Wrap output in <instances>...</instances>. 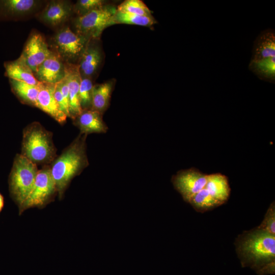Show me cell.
Returning <instances> with one entry per match:
<instances>
[{"mask_svg": "<svg viewBox=\"0 0 275 275\" xmlns=\"http://www.w3.org/2000/svg\"><path fill=\"white\" fill-rule=\"evenodd\" d=\"M236 253L244 266L258 273L273 272L275 258V235L258 228L245 231L236 240Z\"/></svg>", "mask_w": 275, "mask_h": 275, "instance_id": "6da1fadb", "label": "cell"}, {"mask_svg": "<svg viewBox=\"0 0 275 275\" xmlns=\"http://www.w3.org/2000/svg\"><path fill=\"white\" fill-rule=\"evenodd\" d=\"M86 135L84 134L74 141L54 161L50 169L60 195L72 178L88 164L85 150Z\"/></svg>", "mask_w": 275, "mask_h": 275, "instance_id": "7a4b0ae2", "label": "cell"}, {"mask_svg": "<svg viewBox=\"0 0 275 275\" xmlns=\"http://www.w3.org/2000/svg\"><path fill=\"white\" fill-rule=\"evenodd\" d=\"M21 154L36 164L49 162L54 157L50 134L39 123L34 122L24 129Z\"/></svg>", "mask_w": 275, "mask_h": 275, "instance_id": "3957f363", "label": "cell"}, {"mask_svg": "<svg viewBox=\"0 0 275 275\" xmlns=\"http://www.w3.org/2000/svg\"><path fill=\"white\" fill-rule=\"evenodd\" d=\"M38 171L36 163L22 154L17 155L11 174L10 187L20 206L33 187Z\"/></svg>", "mask_w": 275, "mask_h": 275, "instance_id": "277c9868", "label": "cell"}, {"mask_svg": "<svg viewBox=\"0 0 275 275\" xmlns=\"http://www.w3.org/2000/svg\"><path fill=\"white\" fill-rule=\"evenodd\" d=\"M116 11L114 7L104 5L78 16L74 21L76 34L88 40L97 38L106 28L111 25L112 18Z\"/></svg>", "mask_w": 275, "mask_h": 275, "instance_id": "5b68a950", "label": "cell"}, {"mask_svg": "<svg viewBox=\"0 0 275 275\" xmlns=\"http://www.w3.org/2000/svg\"><path fill=\"white\" fill-rule=\"evenodd\" d=\"M89 41L67 26L59 30L53 38L55 52L64 62L73 64L80 58Z\"/></svg>", "mask_w": 275, "mask_h": 275, "instance_id": "8992f818", "label": "cell"}, {"mask_svg": "<svg viewBox=\"0 0 275 275\" xmlns=\"http://www.w3.org/2000/svg\"><path fill=\"white\" fill-rule=\"evenodd\" d=\"M57 191L50 169L47 167L38 171L33 187L20 206L22 210L43 205Z\"/></svg>", "mask_w": 275, "mask_h": 275, "instance_id": "52a82bcc", "label": "cell"}, {"mask_svg": "<svg viewBox=\"0 0 275 275\" xmlns=\"http://www.w3.org/2000/svg\"><path fill=\"white\" fill-rule=\"evenodd\" d=\"M208 175L195 168L182 170L172 177L175 188L188 202L196 194L205 187Z\"/></svg>", "mask_w": 275, "mask_h": 275, "instance_id": "ba28073f", "label": "cell"}, {"mask_svg": "<svg viewBox=\"0 0 275 275\" xmlns=\"http://www.w3.org/2000/svg\"><path fill=\"white\" fill-rule=\"evenodd\" d=\"M51 52L44 37L39 33H34L29 37L20 57L34 74Z\"/></svg>", "mask_w": 275, "mask_h": 275, "instance_id": "9c48e42d", "label": "cell"}, {"mask_svg": "<svg viewBox=\"0 0 275 275\" xmlns=\"http://www.w3.org/2000/svg\"><path fill=\"white\" fill-rule=\"evenodd\" d=\"M34 76L40 82L51 84L58 83L65 76V62L55 51H52L38 67Z\"/></svg>", "mask_w": 275, "mask_h": 275, "instance_id": "30bf717a", "label": "cell"}, {"mask_svg": "<svg viewBox=\"0 0 275 275\" xmlns=\"http://www.w3.org/2000/svg\"><path fill=\"white\" fill-rule=\"evenodd\" d=\"M65 77L69 91V112L70 117L75 119L81 114L79 90L81 76L78 64L65 63Z\"/></svg>", "mask_w": 275, "mask_h": 275, "instance_id": "8fae6325", "label": "cell"}, {"mask_svg": "<svg viewBox=\"0 0 275 275\" xmlns=\"http://www.w3.org/2000/svg\"><path fill=\"white\" fill-rule=\"evenodd\" d=\"M54 84L40 82L36 107L48 114L59 123H64L66 115L61 111L54 99Z\"/></svg>", "mask_w": 275, "mask_h": 275, "instance_id": "7c38bea8", "label": "cell"}, {"mask_svg": "<svg viewBox=\"0 0 275 275\" xmlns=\"http://www.w3.org/2000/svg\"><path fill=\"white\" fill-rule=\"evenodd\" d=\"M73 6L66 1H51L42 12L39 18L50 26H57L65 22L71 15Z\"/></svg>", "mask_w": 275, "mask_h": 275, "instance_id": "4fadbf2b", "label": "cell"}, {"mask_svg": "<svg viewBox=\"0 0 275 275\" xmlns=\"http://www.w3.org/2000/svg\"><path fill=\"white\" fill-rule=\"evenodd\" d=\"M275 57V32L271 29L262 31L255 39L251 61Z\"/></svg>", "mask_w": 275, "mask_h": 275, "instance_id": "5bb4252c", "label": "cell"}, {"mask_svg": "<svg viewBox=\"0 0 275 275\" xmlns=\"http://www.w3.org/2000/svg\"><path fill=\"white\" fill-rule=\"evenodd\" d=\"M75 119L82 134L104 133L107 130L101 114L91 109L83 110Z\"/></svg>", "mask_w": 275, "mask_h": 275, "instance_id": "9a60e30c", "label": "cell"}, {"mask_svg": "<svg viewBox=\"0 0 275 275\" xmlns=\"http://www.w3.org/2000/svg\"><path fill=\"white\" fill-rule=\"evenodd\" d=\"M89 41L79 58L78 65L81 77L92 78L100 64L101 53L99 47L90 43Z\"/></svg>", "mask_w": 275, "mask_h": 275, "instance_id": "2e32d148", "label": "cell"}, {"mask_svg": "<svg viewBox=\"0 0 275 275\" xmlns=\"http://www.w3.org/2000/svg\"><path fill=\"white\" fill-rule=\"evenodd\" d=\"M5 67L6 75L10 79L22 81L33 85H38L40 83L35 78L32 70L20 57L15 61L6 63Z\"/></svg>", "mask_w": 275, "mask_h": 275, "instance_id": "e0dca14e", "label": "cell"}, {"mask_svg": "<svg viewBox=\"0 0 275 275\" xmlns=\"http://www.w3.org/2000/svg\"><path fill=\"white\" fill-rule=\"evenodd\" d=\"M205 188L213 198L223 204L228 200L230 194L228 178L221 173L208 175Z\"/></svg>", "mask_w": 275, "mask_h": 275, "instance_id": "ac0fdd59", "label": "cell"}, {"mask_svg": "<svg viewBox=\"0 0 275 275\" xmlns=\"http://www.w3.org/2000/svg\"><path fill=\"white\" fill-rule=\"evenodd\" d=\"M10 82L14 93L23 102L36 107L40 83L33 85L13 79Z\"/></svg>", "mask_w": 275, "mask_h": 275, "instance_id": "d6986e66", "label": "cell"}, {"mask_svg": "<svg viewBox=\"0 0 275 275\" xmlns=\"http://www.w3.org/2000/svg\"><path fill=\"white\" fill-rule=\"evenodd\" d=\"M113 89V83L108 81L94 85L92 90L91 109L100 113H103L108 107Z\"/></svg>", "mask_w": 275, "mask_h": 275, "instance_id": "ffe728a7", "label": "cell"}, {"mask_svg": "<svg viewBox=\"0 0 275 275\" xmlns=\"http://www.w3.org/2000/svg\"><path fill=\"white\" fill-rule=\"evenodd\" d=\"M249 69L260 79L274 83L275 80V57L251 61Z\"/></svg>", "mask_w": 275, "mask_h": 275, "instance_id": "44dd1931", "label": "cell"}, {"mask_svg": "<svg viewBox=\"0 0 275 275\" xmlns=\"http://www.w3.org/2000/svg\"><path fill=\"white\" fill-rule=\"evenodd\" d=\"M188 203L198 212H205L223 204L213 198L205 187L194 195Z\"/></svg>", "mask_w": 275, "mask_h": 275, "instance_id": "7402d4cb", "label": "cell"}, {"mask_svg": "<svg viewBox=\"0 0 275 275\" xmlns=\"http://www.w3.org/2000/svg\"><path fill=\"white\" fill-rule=\"evenodd\" d=\"M156 23L152 16H142L116 11L113 16L111 25L126 24L143 26H150Z\"/></svg>", "mask_w": 275, "mask_h": 275, "instance_id": "603a6c76", "label": "cell"}, {"mask_svg": "<svg viewBox=\"0 0 275 275\" xmlns=\"http://www.w3.org/2000/svg\"><path fill=\"white\" fill-rule=\"evenodd\" d=\"M38 2L34 0H7L3 2V5L11 14L23 15L34 10L37 7Z\"/></svg>", "mask_w": 275, "mask_h": 275, "instance_id": "cb8c5ba5", "label": "cell"}, {"mask_svg": "<svg viewBox=\"0 0 275 275\" xmlns=\"http://www.w3.org/2000/svg\"><path fill=\"white\" fill-rule=\"evenodd\" d=\"M118 12L132 14L152 16L151 11L143 2L140 0H126L116 9Z\"/></svg>", "mask_w": 275, "mask_h": 275, "instance_id": "d4e9b609", "label": "cell"}, {"mask_svg": "<svg viewBox=\"0 0 275 275\" xmlns=\"http://www.w3.org/2000/svg\"><path fill=\"white\" fill-rule=\"evenodd\" d=\"M93 86L91 78L81 77L79 90V98L82 111L91 108Z\"/></svg>", "mask_w": 275, "mask_h": 275, "instance_id": "484cf974", "label": "cell"}, {"mask_svg": "<svg viewBox=\"0 0 275 275\" xmlns=\"http://www.w3.org/2000/svg\"><path fill=\"white\" fill-rule=\"evenodd\" d=\"M104 3L101 0H79L73 6V11L79 16L103 6Z\"/></svg>", "mask_w": 275, "mask_h": 275, "instance_id": "4316f807", "label": "cell"}, {"mask_svg": "<svg viewBox=\"0 0 275 275\" xmlns=\"http://www.w3.org/2000/svg\"><path fill=\"white\" fill-rule=\"evenodd\" d=\"M272 203L268 208L261 224L257 227L269 234L275 235V208Z\"/></svg>", "mask_w": 275, "mask_h": 275, "instance_id": "83f0119b", "label": "cell"}, {"mask_svg": "<svg viewBox=\"0 0 275 275\" xmlns=\"http://www.w3.org/2000/svg\"><path fill=\"white\" fill-rule=\"evenodd\" d=\"M53 96L61 111L63 112L67 117H70L69 108L65 103L62 96L60 82L54 84Z\"/></svg>", "mask_w": 275, "mask_h": 275, "instance_id": "f1b7e54d", "label": "cell"}, {"mask_svg": "<svg viewBox=\"0 0 275 275\" xmlns=\"http://www.w3.org/2000/svg\"><path fill=\"white\" fill-rule=\"evenodd\" d=\"M4 205V199L3 196L0 194V212L2 210Z\"/></svg>", "mask_w": 275, "mask_h": 275, "instance_id": "f546056e", "label": "cell"}]
</instances>
